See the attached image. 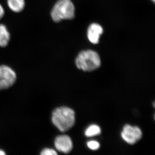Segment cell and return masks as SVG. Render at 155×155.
<instances>
[{
	"instance_id": "cell-1",
	"label": "cell",
	"mask_w": 155,
	"mask_h": 155,
	"mask_svg": "<svg viewBox=\"0 0 155 155\" xmlns=\"http://www.w3.org/2000/svg\"><path fill=\"white\" fill-rule=\"evenodd\" d=\"M51 119L53 124L60 131L66 132L75 125V112L67 107H58L53 111Z\"/></svg>"
},
{
	"instance_id": "cell-2",
	"label": "cell",
	"mask_w": 155,
	"mask_h": 155,
	"mask_svg": "<svg viewBox=\"0 0 155 155\" xmlns=\"http://www.w3.org/2000/svg\"><path fill=\"white\" fill-rule=\"evenodd\" d=\"M75 64L78 69L84 72H91L99 68L101 59L96 52L88 50L81 52L75 59Z\"/></svg>"
},
{
	"instance_id": "cell-3",
	"label": "cell",
	"mask_w": 155,
	"mask_h": 155,
	"mask_svg": "<svg viewBox=\"0 0 155 155\" xmlns=\"http://www.w3.org/2000/svg\"><path fill=\"white\" fill-rule=\"evenodd\" d=\"M51 15L55 22H60L62 19H73L75 16V7L70 0H59L53 8Z\"/></svg>"
},
{
	"instance_id": "cell-4",
	"label": "cell",
	"mask_w": 155,
	"mask_h": 155,
	"mask_svg": "<svg viewBox=\"0 0 155 155\" xmlns=\"http://www.w3.org/2000/svg\"><path fill=\"white\" fill-rule=\"evenodd\" d=\"M17 80L16 73L6 65L0 66V90L11 87Z\"/></svg>"
},
{
	"instance_id": "cell-5",
	"label": "cell",
	"mask_w": 155,
	"mask_h": 155,
	"mask_svg": "<svg viewBox=\"0 0 155 155\" xmlns=\"http://www.w3.org/2000/svg\"><path fill=\"white\" fill-rule=\"evenodd\" d=\"M122 139L128 144H135L142 137L141 130L137 126H132L127 124L123 127L121 133Z\"/></svg>"
},
{
	"instance_id": "cell-6",
	"label": "cell",
	"mask_w": 155,
	"mask_h": 155,
	"mask_svg": "<svg viewBox=\"0 0 155 155\" xmlns=\"http://www.w3.org/2000/svg\"><path fill=\"white\" fill-rule=\"evenodd\" d=\"M54 146L60 152L68 153L72 151L73 143L71 138L68 135L58 136L55 139Z\"/></svg>"
},
{
	"instance_id": "cell-7",
	"label": "cell",
	"mask_w": 155,
	"mask_h": 155,
	"mask_svg": "<svg viewBox=\"0 0 155 155\" xmlns=\"http://www.w3.org/2000/svg\"><path fill=\"white\" fill-rule=\"evenodd\" d=\"M103 33L101 25L97 23H93L90 25L87 30V37L91 42L97 44L99 41L100 35Z\"/></svg>"
},
{
	"instance_id": "cell-8",
	"label": "cell",
	"mask_w": 155,
	"mask_h": 155,
	"mask_svg": "<svg viewBox=\"0 0 155 155\" xmlns=\"http://www.w3.org/2000/svg\"><path fill=\"white\" fill-rule=\"evenodd\" d=\"M10 34L5 25L0 24V46L5 47L8 44Z\"/></svg>"
},
{
	"instance_id": "cell-9",
	"label": "cell",
	"mask_w": 155,
	"mask_h": 155,
	"mask_svg": "<svg viewBox=\"0 0 155 155\" xmlns=\"http://www.w3.org/2000/svg\"><path fill=\"white\" fill-rule=\"evenodd\" d=\"M8 4L9 8L15 12L22 11L25 5L24 0H8Z\"/></svg>"
},
{
	"instance_id": "cell-10",
	"label": "cell",
	"mask_w": 155,
	"mask_h": 155,
	"mask_svg": "<svg viewBox=\"0 0 155 155\" xmlns=\"http://www.w3.org/2000/svg\"><path fill=\"white\" fill-rule=\"evenodd\" d=\"M101 133L99 126L96 125H92L89 126L85 131V135L87 137H92L99 135Z\"/></svg>"
},
{
	"instance_id": "cell-11",
	"label": "cell",
	"mask_w": 155,
	"mask_h": 155,
	"mask_svg": "<svg viewBox=\"0 0 155 155\" xmlns=\"http://www.w3.org/2000/svg\"><path fill=\"white\" fill-rule=\"evenodd\" d=\"M87 146L89 148L94 150L98 149L100 147L99 143L95 140H91L87 143Z\"/></svg>"
},
{
	"instance_id": "cell-12",
	"label": "cell",
	"mask_w": 155,
	"mask_h": 155,
	"mask_svg": "<svg viewBox=\"0 0 155 155\" xmlns=\"http://www.w3.org/2000/svg\"><path fill=\"white\" fill-rule=\"evenodd\" d=\"M40 154L42 155H56L58 153L53 149L46 148L42 150Z\"/></svg>"
},
{
	"instance_id": "cell-13",
	"label": "cell",
	"mask_w": 155,
	"mask_h": 155,
	"mask_svg": "<svg viewBox=\"0 0 155 155\" xmlns=\"http://www.w3.org/2000/svg\"><path fill=\"white\" fill-rule=\"evenodd\" d=\"M4 14H5V11H4V9L2 6L0 5V19L3 17Z\"/></svg>"
},
{
	"instance_id": "cell-14",
	"label": "cell",
	"mask_w": 155,
	"mask_h": 155,
	"mask_svg": "<svg viewBox=\"0 0 155 155\" xmlns=\"http://www.w3.org/2000/svg\"><path fill=\"white\" fill-rule=\"evenodd\" d=\"M6 153L4 151L2 150H0V155H5Z\"/></svg>"
},
{
	"instance_id": "cell-15",
	"label": "cell",
	"mask_w": 155,
	"mask_h": 155,
	"mask_svg": "<svg viewBox=\"0 0 155 155\" xmlns=\"http://www.w3.org/2000/svg\"><path fill=\"white\" fill-rule=\"evenodd\" d=\"M153 107H155V103L154 102L153 103Z\"/></svg>"
},
{
	"instance_id": "cell-16",
	"label": "cell",
	"mask_w": 155,
	"mask_h": 155,
	"mask_svg": "<svg viewBox=\"0 0 155 155\" xmlns=\"http://www.w3.org/2000/svg\"><path fill=\"white\" fill-rule=\"evenodd\" d=\"M152 1L154 2H155V0H152Z\"/></svg>"
}]
</instances>
